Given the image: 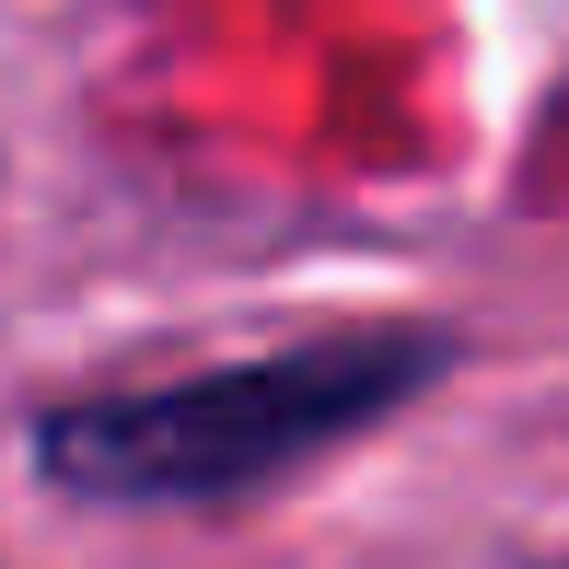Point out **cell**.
<instances>
[{
  "label": "cell",
  "mask_w": 569,
  "mask_h": 569,
  "mask_svg": "<svg viewBox=\"0 0 569 569\" xmlns=\"http://www.w3.org/2000/svg\"><path fill=\"white\" fill-rule=\"evenodd\" d=\"M558 569H569V558H558Z\"/></svg>",
  "instance_id": "2"
},
{
  "label": "cell",
  "mask_w": 569,
  "mask_h": 569,
  "mask_svg": "<svg viewBox=\"0 0 569 569\" xmlns=\"http://www.w3.org/2000/svg\"><path fill=\"white\" fill-rule=\"evenodd\" d=\"M453 372V326H326V338L221 360L140 396H59L36 419V477L106 511H198L256 500L302 465L349 453L360 430L407 419Z\"/></svg>",
  "instance_id": "1"
}]
</instances>
